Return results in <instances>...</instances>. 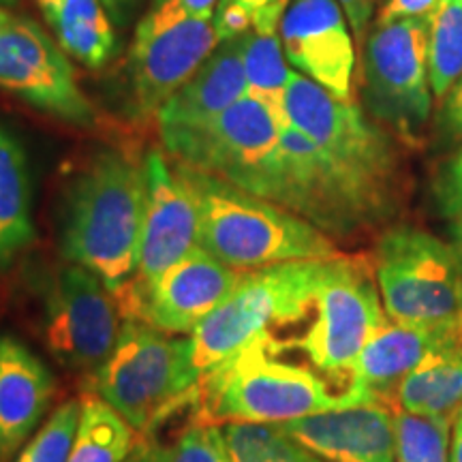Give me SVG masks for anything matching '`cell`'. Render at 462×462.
<instances>
[{"mask_svg":"<svg viewBox=\"0 0 462 462\" xmlns=\"http://www.w3.org/2000/svg\"><path fill=\"white\" fill-rule=\"evenodd\" d=\"M142 217L143 165L118 150H103L69 189L62 257L88 268L118 296L137 274Z\"/></svg>","mask_w":462,"mask_h":462,"instance_id":"6da1fadb","label":"cell"},{"mask_svg":"<svg viewBox=\"0 0 462 462\" xmlns=\"http://www.w3.org/2000/svg\"><path fill=\"white\" fill-rule=\"evenodd\" d=\"M171 159V157H170ZM199 210V246L218 262L259 270L338 257L330 236L285 208L171 159Z\"/></svg>","mask_w":462,"mask_h":462,"instance_id":"7a4b0ae2","label":"cell"},{"mask_svg":"<svg viewBox=\"0 0 462 462\" xmlns=\"http://www.w3.org/2000/svg\"><path fill=\"white\" fill-rule=\"evenodd\" d=\"M332 259L276 263L242 274L234 291L182 338L178 398L236 351L270 334L274 326L302 319Z\"/></svg>","mask_w":462,"mask_h":462,"instance_id":"3957f363","label":"cell"},{"mask_svg":"<svg viewBox=\"0 0 462 462\" xmlns=\"http://www.w3.org/2000/svg\"><path fill=\"white\" fill-rule=\"evenodd\" d=\"M279 354L273 334H265L206 373L199 379L201 421L281 424L332 409L377 402L351 385L343 392H330L315 371L282 362Z\"/></svg>","mask_w":462,"mask_h":462,"instance_id":"277c9868","label":"cell"},{"mask_svg":"<svg viewBox=\"0 0 462 462\" xmlns=\"http://www.w3.org/2000/svg\"><path fill=\"white\" fill-rule=\"evenodd\" d=\"M285 123L309 135L321 152L379 208L385 218L396 208L398 161L388 131L366 118L354 101H343L313 79L293 71L282 97Z\"/></svg>","mask_w":462,"mask_h":462,"instance_id":"5b68a950","label":"cell"},{"mask_svg":"<svg viewBox=\"0 0 462 462\" xmlns=\"http://www.w3.org/2000/svg\"><path fill=\"white\" fill-rule=\"evenodd\" d=\"M374 281L392 321L462 330V263L452 245L413 225L381 236Z\"/></svg>","mask_w":462,"mask_h":462,"instance_id":"8992f818","label":"cell"},{"mask_svg":"<svg viewBox=\"0 0 462 462\" xmlns=\"http://www.w3.org/2000/svg\"><path fill=\"white\" fill-rule=\"evenodd\" d=\"M257 195L302 217L330 238H349L385 221L379 208L321 148L289 123L282 125L279 152L268 165Z\"/></svg>","mask_w":462,"mask_h":462,"instance_id":"52a82bcc","label":"cell"},{"mask_svg":"<svg viewBox=\"0 0 462 462\" xmlns=\"http://www.w3.org/2000/svg\"><path fill=\"white\" fill-rule=\"evenodd\" d=\"M362 92L374 123L407 143L424 140L432 109L426 17L374 22L364 39Z\"/></svg>","mask_w":462,"mask_h":462,"instance_id":"ba28073f","label":"cell"},{"mask_svg":"<svg viewBox=\"0 0 462 462\" xmlns=\"http://www.w3.org/2000/svg\"><path fill=\"white\" fill-rule=\"evenodd\" d=\"M282 125L285 118L279 109L245 95L206 123L159 133L171 159L257 195L279 152Z\"/></svg>","mask_w":462,"mask_h":462,"instance_id":"9c48e42d","label":"cell"},{"mask_svg":"<svg viewBox=\"0 0 462 462\" xmlns=\"http://www.w3.org/2000/svg\"><path fill=\"white\" fill-rule=\"evenodd\" d=\"M182 340L137 317H125L118 340L106 362L88 374L86 388L107 402L137 432L161 418L178 401V366Z\"/></svg>","mask_w":462,"mask_h":462,"instance_id":"30bf717a","label":"cell"},{"mask_svg":"<svg viewBox=\"0 0 462 462\" xmlns=\"http://www.w3.org/2000/svg\"><path fill=\"white\" fill-rule=\"evenodd\" d=\"M356 259L334 257L317 287L313 323L296 340L317 371L330 377H349L351 366L368 338L388 319L379 287Z\"/></svg>","mask_w":462,"mask_h":462,"instance_id":"8fae6325","label":"cell"},{"mask_svg":"<svg viewBox=\"0 0 462 462\" xmlns=\"http://www.w3.org/2000/svg\"><path fill=\"white\" fill-rule=\"evenodd\" d=\"M212 17L193 15L178 0H154L137 24L129 58L133 101L140 116L159 107L218 48Z\"/></svg>","mask_w":462,"mask_h":462,"instance_id":"7c38bea8","label":"cell"},{"mask_svg":"<svg viewBox=\"0 0 462 462\" xmlns=\"http://www.w3.org/2000/svg\"><path fill=\"white\" fill-rule=\"evenodd\" d=\"M123 309L99 276L79 263H62L45 296V343L69 371L95 373L107 360L123 328Z\"/></svg>","mask_w":462,"mask_h":462,"instance_id":"4fadbf2b","label":"cell"},{"mask_svg":"<svg viewBox=\"0 0 462 462\" xmlns=\"http://www.w3.org/2000/svg\"><path fill=\"white\" fill-rule=\"evenodd\" d=\"M67 56L37 22L14 17L0 31V88L62 123L90 129L97 109Z\"/></svg>","mask_w":462,"mask_h":462,"instance_id":"5bb4252c","label":"cell"},{"mask_svg":"<svg viewBox=\"0 0 462 462\" xmlns=\"http://www.w3.org/2000/svg\"><path fill=\"white\" fill-rule=\"evenodd\" d=\"M242 274L198 246L150 285L126 287L120 309L165 334H190L234 291Z\"/></svg>","mask_w":462,"mask_h":462,"instance_id":"9a60e30c","label":"cell"},{"mask_svg":"<svg viewBox=\"0 0 462 462\" xmlns=\"http://www.w3.org/2000/svg\"><path fill=\"white\" fill-rule=\"evenodd\" d=\"M199 246V210L187 182L161 150L143 159L140 263L133 287L150 285Z\"/></svg>","mask_w":462,"mask_h":462,"instance_id":"2e32d148","label":"cell"},{"mask_svg":"<svg viewBox=\"0 0 462 462\" xmlns=\"http://www.w3.org/2000/svg\"><path fill=\"white\" fill-rule=\"evenodd\" d=\"M289 65L343 101H354L356 43L338 0H291L279 24Z\"/></svg>","mask_w":462,"mask_h":462,"instance_id":"e0dca14e","label":"cell"},{"mask_svg":"<svg viewBox=\"0 0 462 462\" xmlns=\"http://www.w3.org/2000/svg\"><path fill=\"white\" fill-rule=\"evenodd\" d=\"M289 437L326 462H394V413L381 401L281 421Z\"/></svg>","mask_w":462,"mask_h":462,"instance_id":"ac0fdd59","label":"cell"},{"mask_svg":"<svg viewBox=\"0 0 462 462\" xmlns=\"http://www.w3.org/2000/svg\"><path fill=\"white\" fill-rule=\"evenodd\" d=\"M462 351V330L404 326L390 317L368 338L349 373L351 388L381 401L398 383L437 356Z\"/></svg>","mask_w":462,"mask_h":462,"instance_id":"d6986e66","label":"cell"},{"mask_svg":"<svg viewBox=\"0 0 462 462\" xmlns=\"http://www.w3.org/2000/svg\"><path fill=\"white\" fill-rule=\"evenodd\" d=\"M56 392L45 362L20 338L0 337V462H9L42 424Z\"/></svg>","mask_w":462,"mask_h":462,"instance_id":"ffe728a7","label":"cell"},{"mask_svg":"<svg viewBox=\"0 0 462 462\" xmlns=\"http://www.w3.org/2000/svg\"><path fill=\"white\" fill-rule=\"evenodd\" d=\"M248 95L240 39L221 42L210 58L159 107V129L195 126L215 118Z\"/></svg>","mask_w":462,"mask_h":462,"instance_id":"44dd1931","label":"cell"},{"mask_svg":"<svg viewBox=\"0 0 462 462\" xmlns=\"http://www.w3.org/2000/svg\"><path fill=\"white\" fill-rule=\"evenodd\" d=\"M32 190L26 154L0 126V273L32 245Z\"/></svg>","mask_w":462,"mask_h":462,"instance_id":"7402d4cb","label":"cell"},{"mask_svg":"<svg viewBox=\"0 0 462 462\" xmlns=\"http://www.w3.org/2000/svg\"><path fill=\"white\" fill-rule=\"evenodd\" d=\"M60 48L88 69L107 65L116 51L112 17L101 0H34Z\"/></svg>","mask_w":462,"mask_h":462,"instance_id":"603a6c76","label":"cell"},{"mask_svg":"<svg viewBox=\"0 0 462 462\" xmlns=\"http://www.w3.org/2000/svg\"><path fill=\"white\" fill-rule=\"evenodd\" d=\"M396 398L402 411L454 426L462 411V351L421 364L398 383Z\"/></svg>","mask_w":462,"mask_h":462,"instance_id":"cb8c5ba5","label":"cell"},{"mask_svg":"<svg viewBox=\"0 0 462 462\" xmlns=\"http://www.w3.org/2000/svg\"><path fill=\"white\" fill-rule=\"evenodd\" d=\"M135 432L123 415L90 394L82 401V420L67 462H125L135 448Z\"/></svg>","mask_w":462,"mask_h":462,"instance_id":"d4e9b609","label":"cell"},{"mask_svg":"<svg viewBox=\"0 0 462 462\" xmlns=\"http://www.w3.org/2000/svg\"><path fill=\"white\" fill-rule=\"evenodd\" d=\"M426 56L432 97L441 103L462 75V0H437L426 15Z\"/></svg>","mask_w":462,"mask_h":462,"instance_id":"484cf974","label":"cell"},{"mask_svg":"<svg viewBox=\"0 0 462 462\" xmlns=\"http://www.w3.org/2000/svg\"><path fill=\"white\" fill-rule=\"evenodd\" d=\"M238 39L248 95L257 97L282 114V97L291 82L293 71L289 69L281 34L248 31Z\"/></svg>","mask_w":462,"mask_h":462,"instance_id":"4316f807","label":"cell"},{"mask_svg":"<svg viewBox=\"0 0 462 462\" xmlns=\"http://www.w3.org/2000/svg\"><path fill=\"white\" fill-rule=\"evenodd\" d=\"M396 456L394 462H449L452 424L409 411L394 413Z\"/></svg>","mask_w":462,"mask_h":462,"instance_id":"83f0119b","label":"cell"},{"mask_svg":"<svg viewBox=\"0 0 462 462\" xmlns=\"http://www.w3.org/2000/svg\"><path fill=\"white\" fill-rule=\"evenodd\" d=\"M289 5L291 0H218L212 22L221 42H229L248 31L279 32Z\"/></svg>","mask_w":462,"mask_h":462,"instance_id":"f1b7e54d","label":"cell"},{"mask_svg":"<svg viewBox=\"0 0 462 462\" xmlns=\"http://www.w3.org/2000/svg\"><path fill=\"white\" fill-rule=\"evenodd\" d=\"M82 420V401H67L50 415L42 430L22 449L15 462H67Z\"/></svg>","mask_w":462,"mask_h":462,"instance_id":"f546056e","label":"cell"},{"mask_svg":"<svg viewBox=\"0 0 462 462\" xmlns=\"http://www.w3.org/2000/svg\"><path fill=\"white\" fill-rule=\"evenodd\" d=\"M171 462H231L223 430L210 421H195L176 439Z\"/></svg>","mask_w":462,"mask_h":462,"instance_id":"4dcf8cb0","label":"cell"},{"mask_svg":"<svg viewBox=\"0 0 462 462\" xmlns=\"http://www.w3.org/2000/svg\"><path fill=\"white\" fill-rule=\"evenodd\" d=\"M435 204L446 218H454L462 212V146L441 165L435 178Z\"/></svg>","mask_w":462,"mask_h":462,"instance_id":"1f68e13d","label":"cell"},{"mask_svg":"<svg viewBox=\"0 0 462 462\" xmlns=\"http://www.w3.org/2000/svg\"><path fill=\"white\" fill-rule=\"evenodd\" d=\"M257 462H326V460L310 452V449H306L302 443H298L296 439L289 437L287 432L279 426V432H276L273 441L268 443V448H265V452H262Z\"/></svg>","mask_w":462,"mask_h":462,"instance_id":"d6a6232c","label":"cell"},{"mask_svg":"<svg viewBox=\"0 0 462 462\" xmlns=\"http://www.w3.org/2000/svg\"><path fill=\"white\" fill-rule=\"evenodd\" d=\"M439 125L449 140L462 142V75L441 101V114H439Z\"/></svg>","mask_w":462,"mask_h":462,"instance_id":"836d02e7","label":"cell"},{"mask_svg":"<svg viewBox=\"0 0 462 462\" xmlns=\"http://www.w3.org/2000/svg\"><path fill=\"white\" fill-rule=\"evenodd\" d=\"M343 5L346 17H349L351 31L357 42L366 39L368 31H371V20L377 7V0H338Z\"/></svg>","mask_w":462,"mask_h":462,"instance_id":"e575fe53","label":"cell"},{"mask_svg":"<svg viewBox=\"0 0 462 462\" xmlns=\"http://www.w3.org/2000/svg\"><path fill=\"white\" fill-rule=\"evenodd\" d=\"M437 0H388L381 5L377 20H398V17H426Z\"/></svg>","mask_w":462,"mask_h":462,"instance_id":"d590c367","label":"cell"},{"mask_svg":"<svg viewBox=\"0 0 462 462\" xmlns=\"http://www.w3.org/2000/svg\"><path fill=\"white\" fill-rule=\"evenodd\" d=\"M125 462H171V449L161 446L154 439H142Z\"/></svg>","mask_w":462,"mask_h":462,"instance_id":"8d00e7d4","label":"cell"},{"mask_svg":"<svg viewBox=\"0 0 462 462\" xmlns=\"http://www.w3.org/2000/svg\"><path fill=\"white\" fill-rule=\"evenodd\" d=\"M184 9L190 11L193 15L199 17H212L217 11L218 0H178Z\"/></svg>","mask_w":462,"mask_h":462,"instance_id":"74e56055","label":"cell"},{"mask_svg":"<svg viewBox=\"0 0 462 462\" xmlns=\"http://www.w3.org/2000/svg\"><path fill=\"white\" fill-rule=\"evenodd\" d=\"M449 462H462V411L454 420L452 446H449Z\"/></svg>","mask_w":462,"mask_h":462,"instance_id":"f35d334b","label":"cell"},{"mask_svg":"<svg viewBox=\"0 0 462 462\" xmlns=\"http://www.w3.org/2000/svg\"><path fill=\"white\" fill-rule=\"evenodd\" d=\"M449 245H452L456 257L462 263V212L458 217L452 218V225H449Z\"/></svg>","mask_w":462,"mask_h":462,"instance_id":"ab89813d","label":"cell"},{"mask_svg":"<svg viewBox=\"0 0 462 462\" xmlns=\"http://www.w3.org/2000/svg\"><path fill=\"white\" fill-rule=\"evenodd\" d=\"M101 5L106 7V11L114 22H123L125 20L123 15L126 14V9L133 5V0H101Z\"/></svg>","mask_w":462,"mask_h":462,"instance_id":"60d3db41","label":"cell"},{"mask_svg":"<svg viewBox=\"0 0 462 462\" xmlns=\"http://www.w3.org/2000/svg\"><path fill=\"white\" fill-rule=\"evenodd\" d=\"M14 17H15V15H11L7 9H3V7H0V31H3V28H5V26H7V24H9V22H11V20H14Z\"/></svg>","mask_w":462,"mask_h":462,"instance_id":"b9f144b4","label":"cell"},{"mask_svg":"<svg viewBox=\"0 0 462 462\" xmlns=\"http://www.w3.org/2000/svg\"><path fill=\"white\" fill-rule=\"evenodd\" d=\"M3 5H9V3H15V0H0Z\"/></svg>","mask_w":462,"mask_h":462,"instance_id":"7bdbcfd3","label":"cell"},{"mask_svg":"<svg viewBox=\"0 0 462 462\" xmlns=\"http://www.w3.org/2000/svg\"><path fill=\"white\" fill-rule=\"evenodd\" d=\"M383 3H388V0H377V5H383Z\"/></svg>","mask_w":462,"mask_h":462,"instance_id":"ee69618b","label":"cell"}]
</instances>
